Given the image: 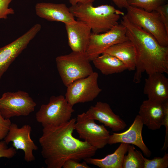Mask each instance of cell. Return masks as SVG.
Segmentation results:
<instances>
[{
  "label": "cell",
  "instance_id": "obj_24",
  "mask_svg": "<svg viewBox=\"0 0 168 168\" xmlns=\"http://www.w3.org/2000/svg\"><path fill=\"white\" fill-rule=\"evenodd\" d=\"M142 157L144 161V168H167L168 167V153L165 152L162 157H156L152 159Z\"/></svg>",
  "mask_w": 168,
  "mask_h": 168
},
{
  "label": "cell",
  "instance_id": "obj_31",
  "mask_svg": "<svg viewBox=\"0 0 168 168\" xmlns=\"http://www.w3.org/2000/svg\"><path fill=\"white\" fill-rule=\"evenodd\" d=\"M119 8H125L129 6L127 0H111Z\"/></svg>",
  "mask_w": 168,
  "mask_h": 168
},
{
  "label": "cell",
  "instance_id": "obj_2",
  "mask_svg": "<svg viewBox=\"0 0 168 168\" xmlns=\"http://www.w3.org/2000/svg\"><path fill=\"white\" fill-rule=\"evenodd\" d=\"M121 24L125 27L126 36L135 49L133 82L140 83L144 72L148 75L156 72L168 74V46L161 45L152 35L130 21L125 14L122 16Z\"/></svg>",
  "mask_w": 168,
  "mask_h": 168
},
{
  "label": "cell",
  "instance_id": "obj_11",
  "mask_svg": "<svg viewBox=\"0 0 168 168\" xmlns=\"http://www.w3.org/2000/svg\"><path fill=\"white\" fill-rule=\"evenodd\" d=\"M40 24L34 25L28 30L11 43L0 48V80L10 65L26 49L40 30Z\"/></svg>",
  "mask_w": 168,
  "mask_h": 168
},
{
  "label": "cell",
  "instance_id": "obj_21",
  "mask_svg": "<svg viewBox=\"0 0 168 168\" xmlns=\"http://www.w3.org/2000/svg\"><path fill=\"white\" fill-rule=\"evenodd\" d=\"M92 61L95 67L105 75L119 73L127 70L121 61L107 54L103 53Z\"/></svg>",
  "mask_w": 168,
  "mask_h": 168
},
{
  "label": "cell",
  "instance_id": "obj_3",
  "mask_svg": "<svg viewBox=\"0 0 168 168\" xmlns=\"http://www.w3.org/2000/svg\"><path fill=\"white\" fill-rule=\"evenodd\" d=\"M69 9L75 17L86 23L95 34L106 32L118 25L121 16L125 15L111 5L95 7L91 2L78 3L71 5Z\"/></svg>",
  "mask_w": 168,
  "mask_h": 168
},
{
  "label": "cell",
  "instance_id": "obj_20",
  "mask_svg": "<svg viewBox=\"0 0 168 168\" xmlns=\"http://www.w3.org/2000/svg\"><path fill=\"white\" fill-rule=\"evenodd\" d=\"M128 144L121 143L112 153L101 159L92 157L84 160L87 164L96 166L100 168H122L124 158L127 153Z\"/></svg>",
  "mask_w": 168,
  "mask_h": 168
},
{
  "label": "cell",
  "instance_id": "obj_14",
  "mask_svg": "<svg viewBox=\"0 0 168 168\" xmlns=\"http://www.w3.org/2000/svg\"><path fill=\"white\" fill-rule=\"evenodd\" d=\"M68 44L72 51L86 52L90 41L92 31L84 22L77 20L65 24Z\"/></svg>",
  "mask_w": 168,
  "mask_h": 168
},
{
  "label": "cell",
  "instance_id": "obj_10",
  "mask_svg": "<svg viewBox=\"0 0 168 168\" xmlns=\"http://www.w3.org/2000/svg\"><path fill=\"white\" fill-rule=\"evenodd\" d=\"M126 31L125 27L120 24L104 33L97 34L92 33L86 51L90 60L92 61L112 45L129 40L126 36Z\"/></svg>",
  "mask_w": 168,
  "mask_h": 168
},
{
  "label": "cell",
  "instance_id": "obj_8",
  "mask_svg": "<svg viewBox=\"0 0 168 168\" xmlns=\"http://www.w3.org/2000/svg\"><path fill=\"white\" fill-rule=\"evenodd\" d=\"M98 74L94 72L86 77L77 80L67 87L65 98L73 106L78 103L94 100L102 91L98 83Z\"/></svg>",
  "mask_w": 168,
  "mask_h": 168
},
{
  "label": "cell",
  "instance_id": "obj_9",
  "mask_svg": "<svg viewBox=\"0 0 168 168\" xmlns=\"http://www.w3.org/2000/svg\"><path fill=\"white\" fill-rule=\"evenodd\" d=\"M80 138L97 149L104 147L108 143L109 132L104 125L96 124L85 112L77 115L75 129Z\"/></svg>",
  "mask_w": 168,
  "mask_h": 168
},
{
  "label": "cell",
  "instance_id": "obj_6",
  "mask_svg": "<svg viewBox=\"0 0 168 168\" xmlns=\"http://www.w3.org/2000/svg\"><path fill=\"white\" fill-rule=\"evenodd\" d=\"M74 111L65 96H52L48 104L41 105L36 113V119L43 127L58 126L69 121Z\"/></svg>",
  "mask_w": 168,
  "mask_h": 168
},
{
  "label": "cell",
  "instance_id": "obj_27",
  "mask_svg": "<svg viewBox=\"0 0 168 168\" xmlns=\"http://www.w3.org/2000/svg\"><path fill=\"white\" fill-rule=\"evenodd\" d=\"M12 123L9 119L4 118L0 112V140L4 139L6 137Z\"/></svg>",
  "mask_w": 168,
  "mask_h": 168
},
{
  "label": "cell",
  "instance_id": "obj_28",
  "mask_svg": "<svg viewBox=\"0 0 168 168\" xmlns=\"http://www.w3.org/2000/svg\"><path fill=\"white\" fill-rule=\"evenodd\" d=\"M159 14L160 17L167 31H168V4L165 3L156 10Z\"/></svg>",
  "mask_w": 168,
  "mask_h": 168
},
{
  "label": "cell",
  "instance_id": "obj_13",
  "mask_svg": "<svg viewBox=\"0 0 168 168\" xmlns=\"http://www.w3.org/2000/svg\"><path fill=\"white\" fill-rule=\"evenodd\" d=\"M143 125L141 117L137 115L127 130L121 133H113L110 135L108 144L123 143L135 145L141 150L146 156L149 157L151 152L144 143L142 135Z\"/></svg>",
  "mask_w": 168,
  "mask_h": 168
},
{
  "label": "cell",
  "instance_id": "obj_22",
  "mask_svg": "<svg viewBox=\"0 0 168 168\" xmlns=\"http://www.w3.org/2000/svg\"><path fill=\"white\" fill-rule=\"evenodd\" d=\"M127 152L124 158L122 168H144L142 155L135 149L133 145L128 144Z\"/></svg>",
  "mask_w": 168,
  "mask_h": 168
},
{
  "label": "cell",
  "instance_id": "obj_23",
  "mask_svg": "<svg viewBox=\"0 0 168 168\" xmlns=\"http://www.w3.org/2000/svg\"><path fill=\"white\" fill-rule=\"evenodd\" d=\"M167 0H127L129 6L142 9L148 12L155 11Z\"/></svg>",
  "mask_w": 168,
  "mask_h": 168
},
{
  "label": "cell",
  "instance_id": "obj_29",
  "mask_svg": "<svg viewBox=\"0 0 168 168\" xmlns=\"http://www.w3.org/2000/svg\"><path fill=\"white\" fill-rule=\"evenodd\" d=\"M80 161L70 159L67 160L63 164V168H90L85 161L80 163Z\"/></svg>",
  "mask_w": 168,
  "mask_h": 168
},
{
  "label": "cell",
  "instance_id": "obj_15",
  "mask_svg": "<svg viewBox=\"0 0 168 168\" xmlns=\"http://www.w3.org/2000/svg\"><path fill=\"white\" fill-rule=\"evenodd\" d=\"M85 113L89 118L98 120L114 132L123 130L127 126L125 122L114 112L109 104L106 102H97Z\"/></svg>",
  "mask_w": 168,
  "mask_h": 168
},
{
  "label": "cell",
  "instance_id": "obj_16",
  "mask_svg": "<svg viewBox=\"0 0 168 168\" xmlns=\"http://www.w3.org/2000/svg\"><path fill=\"white\" fill-rule=\"evenodd\" d=\"M166 102L162 103L148 99L143 101L138 115L143 125L152 130L160 128L164 121Z\"/></svg>",
  "mask_w": 168,
  "mask_h": 168
},
{
  "label": "cell",
  "instance_id": "obj_18",
  "mask_svg": "<svg viewBox=\"0 0 168 168\" xmlns=\"http://www.w3.org/2000/svg\"><path fill=\"white\" fill-rule=\"evenodd\" d=\"M164 74L154 73L145 79L143 93L148 99L162 103L168 101V78Z\"/></svg>",
  "mask_w": 168,
  "mask_h": 168
},
{
  "label": "cell",
  "instance_id": "obj_4",
  "mask_svg": "<svg viewBox=\"0 0 168 168\" xmlns=\"http://www.w3.org/2000/svg\"><path fill=\"white\" fill-rule=\"evenodd\" d=\"M57 67L64 85L67 87L78 79L88 77L93 72L86 52L72 51L57 57Z\"/></svg>",
  "mask_w": 168,
  "mask_h": 168
},
{
  "label": "cell",
  "instance_id": "obj_17",
  "mask_svg": "<svg viewBox=\"0 0 168 168\" xmlns=\"http://www.w3.org/2000/svg\"><path fill=\"white\" fill-rule=\"evenodd\" d=\"M35 9L37 16L49 21L60 22L66 24L76 21L69 8L64 3H39L36 4Z\"/></svg>",
  "mask_w": 168,
  "mask_h": 168
},
{
  "label": "cell",
  "instance_id": "obj_32",
  "mask_svg": "<svg viewBox=\"0 0 168 168\" xmlns=\"http://www.w3.org/2000/svg\"><path fill=\"white\" fill-rule=\"evenodd\" d=\"M72 5H76L78 3H93L96 0H69Z\"/></svg>",
  "mask_w": 168,
  "mask_h": 168
},
{
  "label": "cell",
  "instance_id": "obj_5",
  "mask_svg": "<svg viewBox=\"0 0 168 168\" xmlns=\"http://www.w3.org/2000/svg\"><path fill=\"white\" fill-rule=\"evenodd\" d=\"M125 14L131 22L153 36L159 44L168 46V31L156 11L148 12L129 6Z\"/></svg>",
  "mask_w": 168,
  "mask_h": 168
},
{
  "label": "cell",
  "instance_id": "obj_1",
  "mask_svg": "<svg viewBox=\"0 0 168 168\" xmlns=\"http://www.w3.org/2000/svg\"><path fill=\"white\" fill-rule=\"evenodd\" d=\"M76 121L72 118L59 125L43 127L39 142L47 168H61L68 159L80 161L96 154L97 148L73 136Z\"/></svg>",
  "mask_w": 168,
  "mask_h": 168
},
{
  "label": "cell",
  "instance_id": "obj_25",
  "mask_svg": "<svg viewBox=\"0 0 168 168\" xmlns=\"http://www.w3.org/2000/svg\"><path fill=\"white\" fill-rule=\"evenodd\" d=\"M5 141H0V158L8 159L13 157L16 154V150L13 147H8Z\"/></svg>",
  "mask_w": 168,
  "mask_h": 168
},
{
  "label": "cell",
  "instance_id": "obj_30",
  "mask_svg": "<svg viewBox=\"0 0 168 168\" xmlns=\"http://www.w3.org/2000/svg\"><path fill=\"white\" fill-rule=\"evenodd\" d=\"M163 125L166 128L165 136L163 146L162 150H166L168 147V101L165 103V114Z\"/></svg>",
  "mask_w": 168,
  "mask_h": 168
},
{
  "label": "cell",
  "instance_id": "obj_26",
  "mask_svg": "<svg viewBox=\"0 0 168 168\" xmlns=\"http://www.w3.org/2000/svg\"><path fill=\"white\" fill-rule=\"evenodd\" d=\"M13 0H0V19H7V16L14 14L15 11L11 8H9V6Z\"/></svg>",
  "mask_w": 168,
  "mask_h": 168
},
{
  "label": "cell",
  "instance_id": "obj_12",
  "mask_svg": "<svg viewBox=\"0 0 168 168\" xmlns=\"http://www.w3.org/2000/svg\"><path fill=\"white\" fill-rule=\"evenodd\" d=\"M31 127L25 124L19 128L15 124L12 123L8 133L4 140L7 144L11 142L16 149L22 150L24 153V159L27 162L35 160L33 151L38 149V147L31 139L30 134Z\"/></svg>",
  "mask_w": 168,
  "mask_h": 168
},
{
  "label": "cell",
  "instance_id": "obj_19",
  "mask_svg": "<svg viewBox=\"0 0 168 168\" xmlns=\"http://www.w3.org/2000/svg\"><path fill=\"white\" fill-rule=\"evenodd\" d=\"M103 53L107 54L117 58L125 65L129 71L135 70L136 52L135 47L129 40L114 44Z\"/></svg>",
  "mask_w": 168,
  "mask_h": 168
},
{
  "label": "cell",
  "instance_id": "obj_7",
  "mask_svg": "<svg viewBox=\"0 0 168 168\" xmlns=\"http://www.w3.org/2000/svg\"><path fill=\"white\" fill-rule=\"evenodd\" d=\"M36 105L29 94L24 91L6 92L0 98V112L5 119L28 116Z\"/></svg>",
  "mask_w": 168,
  "mask_h": 168
}]
</instances>
